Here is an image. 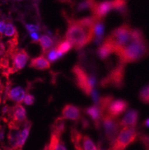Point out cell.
I'll use <instances>...</instances> for the list:
<instances>
[{
  "label": "cell",
  "instance_id": "1f68e13d",
  "mask_svg": "<svg viewBox=\"0 0 149 150\" xmlns=\"http://www.w3.org/2000/svg\"><path fill=\"white\" fill-rule=\"evenodd\" d=\"M54 150H67V149H66V146H65L63 142L62 141H61L57 145V146L56 147Z\"/></svg>",
  "mask_w": 149,
  "mask_h": 150
},
{
  "label": "cell",
  "instance_id": "ffe728a7",
  "mask_svg": "<svg viewBox=\"0 0 149 150\" xmlns=\"http://www.w3.org/2000/svg\"><path fill=\"white\" fill-rule=\"evenodd\" d=\"M112 9L116 10L124 16L127 14L128 9L126 1H112Z\"/></svg>",
  "mask_w": 149,
  "mask_h": 150
},
{
  "label": "cell",
  "instance_id": "7c38bea8",
  "mask_svg": "<svg viewBox=\"0 0 149 150\" xmlns=\"http://www.w3.org/2000/svg\"><path fill=\"white\" fill-rule=\"evenodd\" d=\"M138 118V112L137 110H130L124 115L123 118L119 122L121 127H133L136 126Z\"/></svg>",
  "mask_w": 149,
  "mask_h": 150
},
{
  "label": "cell",
  "instance_id": "8992f818",
  "mask_svg": "<svg viewBox=\"0 0 149 150\" xmlns=\"http://www.w3.org/2000/svg\"><path fill=\"white\" fill-rule=\"evenodd\" d=\"M137 136L135 128L124 127L108 150H124L136 141Z\"/></svg>",
  "mask_w": 149,
  "mask_h": 150
},
{
  "label": "cell",
  "instance_id": "2e32d148",
  "mask_svg": "<svg viewBox=\"0 0 149 150\" xmlns=\"http://www.w3.org/2000/svg\"><path fill=\"white\" fill-rule=\"evenodd\" d=\"M29 67L37 70H46L50 68V64L48 60L43 56H40L32 59L30 62Z\"/></svg>",
  "mask_w": 149,
  "mask_h": 150
},
{
  "label": "cell",
  "instance_id": "3957f363",
  "mask_svg": "<svg viewBox=\"0 0 149 150\" xmlns=\"http://www.w3.org/2000/svg\"><path fill=\"white\" fill-rule=\"evenodd\" d=\"M148 54L149 45L143 36L132 40L116 55L119 58V63L126 65L139 61Z\"/></svg>",
  "mask_w": 149,
  "mask_h": 150
},
{
  "label": "cell",
  "instance_id": "5bb4252c",
  "mask_svg": "<svg viewBox=\"0 0 149 150\" xmlns=\"http://www.w3.org/2000/svg\"><path fill=\"white\" fill-rule=\"evenodd\" d=\"M25 95V90L20 86L11 88L7 93V98L16 104H20L23 102Z\"/></svg>",
  "mask_w": 149,
  "mask_h": 150
},
{
  "label": "cell",
  "instance_id": "ba28073f",
  "mask_svg": "<svg viewBox=\"0 0 149 150\" xmlns=\"http://www.w3.org/2000/svg\"><path fill=\"white\" fill-rule=\"evenodd\" d=\"M102 121L105 130L106 137L110 145L115 142L119 133L120 125L116 118L108 114L103 115Z\"/></svg>",
  "mask_w": 149,
  "mask_h": 150
},
{
  "label": "cell",
  "instance_id": "7a4b0ae2",
  "mask_svg": "<svg viewBox=\"0 0 149 150\" xmlns=\"http://www.w3.org/2000/svg\"><path fill=\"white\" fill-rule=\"evenodd\" d=\"M144 36L143 32L139 29L131 28L128 24L115 29L105 39L104 42L108 43L115 54L120 52L124 47L135 38Z\"/></svg>",
  "mask_w": 149,
  "mask_h": 150
},
{
  "label": "cell",
  "instance_id": "30bf717a",
  "mask_svg": "<svg viewBox=\"0 0 149 150\" xmlns=\"http://www.w3.org/2000/svg\"><path fill=\"white\" fill-rule=\"evenodd\" d=\"M112 9V1H106L100 3L94 1L91 8L93 16L97 21H101Z\"/></svg>",
  "mask_w": 149,
  "mask_h": 150
},
{
  "label": "cell",
  "instance_id": "74e56055",
  "mask_svg": "<svg viewBox=\"0 0 149 150\" xmlns=\"http://www.w3.org/2000/svg\"><path fill=\"white\" fill-rule=\"evenodd\" d=\"M0 103H1V97H0Z\"/></svg>",
  "mask_w": 149,
  "mask_h": 150
},
{
  "label": "cell",
  "instance_id": "d590c367",
  "mask_svg": "<svg viewBox=\"0 0 149 150\" xmlns=\"http://www.w3.org/2000/svg\"><path fill=\"white\" fill-rule=\"evenodd\" d=\"M144 125L147 127H149V118H147V120L144 121Z\"/></svg>",
  "mask_w": 149,
  "mask_h": 150
},
{
  "label": "cell",
  "instance_id": "f1b7e54d",
  "mask_svg": "<svg viewBox=\"0 0 149 150\" xmlns=\"http://www.w3.org/2000/svg\"><path fill=\"white\" fill-rule=\"evenodd\" d=\"M26 28L27 30V31L33 33H37L38 30H39V27L37 25H32V24H26Z\"/></svg>",
  "mask_w": 149,
  "mask_h": 150
},
{
  "label": "cell",
  "instance_id": "484cf974",
  "mask_svg": "<svg viewBox=\"0 0 149 150\" xmlns=\"http://www.w3.org/2000/svg\"><path fill=\"white\" fill-rule=\"evenodd\" d=\"M139 98L144 103H149V85L144 87L140 91Z\"/></svg>",
  "mask_w": 149,
  "mask_h": 150
},
{
  "label": "cell",
  "instance_id": "4fadbf2b",
  "mask_svg": "<svg viewBox=\"0 0 149 150\" xmlns=\"http://www.w3.org/2000/svg\"><path fill=\"white\" fill-rule=\"evenodd\" d=\"M63 119H68L72 121H78L81 118V111L79 108L71 104H67L62 110Z\"/></svg>",
  "mask_w": 149,
  "mask_h": 150
},
{
  "label": "cell",
  "instance_id": "4316f807",
  "mask_svg": "<svg viewBox=\"0 0 149 150\" xmlns=\"http://www.w3.org/2000/svg\"><path fill=\"white\" fill-rule=\"evenodd\" d=\"M94 3V1H86L82 2L78 6V10L82 11V10H85L86 8L91 9Z\"/></svg>",
  "mask_w": 149,
  "mask_h": 150
},
{
  "label": "cell",
  "instance_id": "277c9868",
  "mask_svg": "<svg viewBox=\"0 0 149 150\" xmlns=\"http://www.w3.org/2000/svg\"><path fill=\"white\" fill-rule=\"evenodd\" d=\"M72 72L75 77L77 86L87 96H91L94 91L96 78L90 76L79 65H74Z\"/></svg>",
  "mask_w": 149,
  "mask_h": 150
},
{
  "label": "cell",
  "instance_id": "cb8c5ba5",
  "mask_svg": "<svg viewBox=\"0 0 149 150\" xmlns=\"http://www.w3.org/2000/svg\"><path fill=\"white\" fill-rule=\"evenodd\" d=\"M4 35L7 37H15L18 36L17 30L15 26L11 23L6 24Z\"/></svg>",
  "mask_w": 149,
  "mask_h": 150
},
{
  "label": "cell",
  "instance_id": "603a6c76",
  "mask_svg": "<svg viewBox=\"0 0 149 150\" xmlns=\"http://www.w3.org/2000/svg\"><path fill=\"white\" fill-rule=\"evenodd\" d=\"M104 31V25L102 21H97L94 25V36L95 38H103V35Z\"/></svg>",
  "mask_w": 149,
  "mask_h": 150
},
{
  "label": "cell",
  "instance_id": "d4e9b609",
  "mask_svg": "<svg viewBox=\"0 0 149 150\" xmlns=\"http://www.w3.org/2000/svg\"><path fill=\"white\" fill-rule=\"evenodd\" d=\"M63 55L64 54H63L62 53L58 52L55 48L53 49H51L48 52L47 57L49 62H54L56 61L59 58L62 57Z\"/></svg>",
  "mask_w": 149,
  "mask_h": 150
},
{
  "label": "cell",
  "instance_id": "d6a6232c",
  "mask_svg": "<svg viewBox=\"0 0 149 150\" xmlns=\"http://www.w3.org/2000/svg\"><path fill=\"white\" fill-rule=\"evenodd\" d=\"M30 36H31V38L32 39V40L35 42H37V41H39V35L37 33H31V35H30Z\"/></svg>",
  "mask_w": 149,
  "mask_h": 150
},
{
  "label": "cell",
  "instance_id": "44dd1931",
  "mask_svg": "<svg viewBox=\"0 0 149 150\" xmlns=\"http://www.w3.org/2000/svg\"><path fill=\"white\" fill-rule=\"evenodd\" d=\"M52 130V132L57 133L62 135V134L65 130V123L64 122V119L62 117L58 118L56 119V120L53 125Z\"/></svg>",
  "mask_w": 149,
  "mask_h": 150
},
{
  "label": "cell",
  "instance_id": "e0dca14e",
  "mask_svg": "<svg viewBox=\"0 0 149 150\" xmlns=\"http://www.w3.org/2000/svg\"><path fill=\"white\" fill-rule=\"evenodd\" d=\"M112 53H113L112 48L108 43L104 41L103 42L97 50V54L101 60H106Z\"/></svg>",
  "mask_w": 149,
  "mask_h": 150
},
{
  "label": "cell",
  "instance_id": "8d00e7d4",
  "mask_svg": "<svg viewBox=\"0 0 149 150\" xmlns=\"http://www.w3.org/2000/svg\"><path fill=\"white\" fill-rule=\"evenodd\" d=\"M1 80H0V86H1Z\"/></svg>",
  "mask_w": 149,
  "mask_h": 150
},
{
  "label": "cell",
  "instance_id": "7402d4cb",
  "mask_svg": "<svg viewBox=\"0 0 149 150\" xmlns=\"http://www.w3.org/2000/svg\"><path fill=\"white\" fill-rule=\"evenodd\" d=\"M72 47L73 46L72 44L69 41H67V40H65L63 41L58 43L56 49L58 52L62 53L63 54H65V53L69 52Z\"/></svg>",
  "mask_w": 149,
  "mask_h": 150
},
{
  "label": "cell",
  "instance_id": "5b68a950",
  "mask_svg": "<svg viewBox=\"0 0 149 150\" xmlns=\"http://www.w3.org/2000/svg\"><path fill=\"white\" fill-rule=\"evenodd\" d=\"M125 68V64L119 63L100 81V86L101 87L113 86L121 88L124 84Z\"/></svg>",
  "mask_w": 149,
  "mask_h": 150
},
{
  "label": "cell",
  "instance_id": "9c48e42d",
  "mask_svg": "<svg viewBox=\"0 0 149 150\" xmlns=\"http://www.w3.org/2000/svg\"><path fill=\"white\" fill-rule=\"evenodd\" d=\"M9 57L12 61V67L8 69L9 74L14 73L22 69L26 65L29 59V55L24 49H17Z\"/></svg>",
  "mask_w": 149,
  "mask_h": 150
},
{
  "label": "cell",
  "instance_id": "e575fe53",
  "mask_svg": "<svg viewBox=\"0 0 149 150\" xmlns=\"http://www.w3.org/2000/svg\"><path fill=\"white\" fill-rule=\"evenodd\" d=\"M82 126L84 129H86L89 127V122L87 120L85 119L84 118H83L82 119Z\"/></svg>",
  "mask_w": 149,
  "mask_h": 150
},
{
  "label": "cell",
  "instance_id": "836d02e7",
  "mask_svg": "<svg viewBox=\"0 0 149 150\" xmlns=\"http://www.w3.org/2000/svg\"><path fill=\"white\" fill-rule=\"evenodd\" d=\"M4 138V127L0 125V141H3Z\"/></svg>",
  "mask_w": 149,
  "mask_h": 150
},
{
  "label": "cell",
  "instance_id": "ac0fdd59",
  "mask_svg": "<svg viewBox=\"0 0 149 150\" xmlns=\"http://www.w3.org/2000/svg\"><path fill=\"white\" fill-rule=\"evenodd\" d=\"M30 129H31V125L27 123L25 125L23 129L22 130H20L18 139V148L19 150H20L24 145L29 134Z\"/></svg>",
  "mask_w": 149,
  "mask_h": 150
},
{
  "label": "cell",
  "instance_id": "6da1fadb",
  "mask_svg": "<svg viewBox=\"0 0 149 150\" xmlns=\"http://www.w3.org/2000/svg\"><path fill=\"white\" fill-rule=\"evenodd\" d=\"M67 21L65 40L69 41L75 49H81L94 38V25L97 20L93 16L77 20L67 18Z\"/></svg>",
  "mask_w": 149,
  "mask_h": 150
},
{
  "label": "cell",
  "instance_id": "52a82bcc",
  "mask_svg": "<svg viewBox=\"0 0 149 150\" xmlns=\"http://www.w3.org/2000/svg\"><path fill=\"white\" fill-rule=\"evenodd\" d=\"M70 134L71 141L76 150H98L90 138L84 135L76 129L72 128Z\"/></svg>",
  "mask_w": 149,
  "mask_h": 150
},
{
  "label": "cell",
  "instance_id": "d6986e66",
  "mask_svg": "<svg viewBox=\"0 0 149 150\" xmlns=\"http://www.w3.org/2000/svg\"><path fill=\"white\" fill-rule=\"evenodd\" d=\"M39 42L44 53L48 52L53 46V40L47 35H42L39 37Z\"/></svg>",
  "mask_w": 149,
  "mask_h": 150
},
{
  "label": "cell",
  "instance_id": "8fae6325",
  "mask_svg": "<svg viewBox=\"0 0 149 150\" xmlns=\"http://www.w3.org/2000/svg\"><path fill=\"white\" fill-rule=\"evenodd\" d=\"M128 107V103L124 99L113 100L107 108L108 114L116 118L123 114Z\"/></svg>",
  "mask_w": 149,
  "mask_h": 150
},
{
  "label": "cell",
  "instance_id": "4dcf8cb0",
  "mask_svg": "<svg viewBox=\"0 0 149 150\" xmlns=\"http://www.w3.org/2000/svg\"><path fill=\"white\" fill-rule=\"evenodd\" d=\"M6 53V49L4 43L0 42V56H4Z\"/></svg>",
  "mask_w": 149,
  "mask_h": 150
},
{
  "label": "cell",
  "instance_id": "83f0119b",
  "mask_svg": "<svg viewBox=\"0 0 149 150\" xmlns=\"http://www.w3.org/2000/svg\"><path fill=\"white\" fill-rule=\"evenodd\" d=\"M35 100L34 96L31 94H27L25 95L23 99V102L26 105H32Z\"/></svg>",
  "mask_w": 149,
  "mask_h": 150
},
{
  "label": "cell",
  "instance_id": "9a60e30c",
  "mask_svg": "<svg viewBox=\"0 0 149 150\" xmlns=\"http://www.w3.org/2000/svg\"><path fill=\"white\" fill-rule=\"evenodd\" d=\"M85 111L87 115L91 118L96 127L98 129L100 126L101 119L104 115L99 107L96 105L91 106L85 108Z\"/></svg>",
  "mask_w": 149,
  "mask_h": 150
},
{
  "label": "cell",
  "instance_id": "f546056e",
  "mask_svg": "<svg viewBox=\"0 0 149 150\" xmlns=\"http://www.w3.org/2000/svg\"><path fill=\"white\" fill-rule=\"evenodd\" d=\"M6 26V23L4 21H0V37H2L4 33V31Z\"/></svg>",
  "mask_w": 149,
  "mask_h": 150
}]
</instances>
